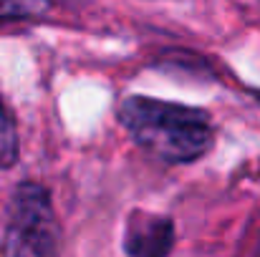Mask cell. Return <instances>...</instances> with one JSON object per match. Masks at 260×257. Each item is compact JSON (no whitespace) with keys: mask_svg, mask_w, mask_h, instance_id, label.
<instances>
[{"mask_svg":"<svg viewBox=\"0 0 260 257\" xmlns=\"http://www.w3.org/2000/svg\"><path fill=\"white\" fill-rule=\"evenodd\" d=\"M119 121L142 149L170 164L205 157L215 141L205 111L149 96H126L119 103Z\"/></svg>","mask_w":260,"mask_h":257,"instance_id":"1","label":"cell"},{"mask_svg":"<svg viewBox=\"0 0 260 257\" xmlns=\"http://www.w3.org/2000/svg\"><path fill=\"white\" fill-rule=\"evenodd\" d=\"M8 247L13 257H53L58 247V225L51 197L41 184H20L8 225Z\"/></svg>","mask_w":260,"mask_h":257,"instance_id":"2","label":"cell"},{"mask_svg":"<svg viewBox=\"0 0 260 257\" xmlns=\"http://www.w3.org/2000/svg\"><path fill=\"white\" fill-rule=\"evenodd\" d=\"M172 237L170 219L134 214L126 232V250L132 257H165L172 247Z\"/></svg>","mask_w":260,"mask_h":257,"instance_id":"3","label":"cell"},{"mask_svg":"<svg viewBox=\"0 0 260 257\" xmlns=\"http://www.w3.org/2000/svg\"><path fill=\"white\" fill-rule=\"evenodd\" d=\"M20 154V141H18V129L5 106L0 103V167H13Z\"/></svg>","mask_w":260,"mask_h":257,"instance_id":"4","label":"cell"},{"mask_svg":"<svg viewBox=\"0 0 260 257\" xmlns=\"http://www.w3.org/2000/svg\"><path fill=\"white\" fill-rule=\"evenodd\" d=\"M51 10V0H0V20L41 18Z\"/></svg>","mask_w":260,"mask_h":257,"instance_id":"5","label":"cell"}]
</instances>
